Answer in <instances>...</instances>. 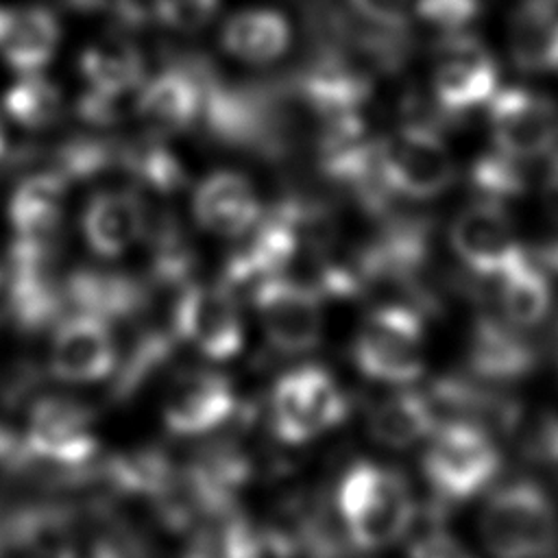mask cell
<instances>
[{
  "label": "cell",
  "instance_id": "6da1fadb",
  "mask_svg": "<svg viewBox=\"0 0 558 558\" xmlns=\"http://www.w3.org/2000/svg\"><path fill=\"white\" fill-rule=\"evenodd\" d=\"M336 506L349 541L366 551L397 543L414 523L408 480L375 462H357L342 475Z\"/></svg>",
  "mask_w": 558,
  "mask_h": 558
},
{
  "label": "cell",
  "instance_id": "7a4b0ae2",
  "mask_svg": "<svg viewBox=\"0 0 558 558\" xmlns=\"http://www.w3.org/2000/svg\"><path fill=\"white\" fill-rule=\"evenodd\" d=\"M480 536L493 558H554L558 551V510L534 480L497 486L480 514Z\"/></svg>",
  "mask_w": 558,
  "mask_h": 558
},
{
  "label": "cell",
  "instance_id": "3957f363",
  "mask_svg": "<svg viewBox=\"0 0 558 558\" xmlns=\"http://www.w3.org/2000/svg\"><path fill=\"white\" fill-rule=\"evenodd\" d=\"M421 464L438 501L460 504L493 484L501 469V453L482 427L445 421L429 434Z\"/></svg>",
  "mask_w": 558,
  "mask_h": 558
},
{
  "label": "cell",
  "instance_id": "277c9868",
  "mask_svg": "<svg viewBox=\"0 0 558 558\" xmlns=\"http://www.w3.org/2000/svg\"><path fill=\"white\" fill-rule=\"evenodd\" d=\"M423 314L410 303L373 310L353 342L355 366L384 384H410L423 375Z\"/></svg>",
  "mask_w": 558,
  "mask_h": 558
},
{
  "label": "cell",
  "instance_id": "5b68a950",
  "mask_svg": "<svg viewBox=\"0 0 558 558\" xmlns=\"http://www.w3.org/2000/svg\"><path fill=\"white\" fill-rule=\"evenodd\" d=\"M379 166L390 192L414 201L436 198L456 181L453 157L425 120H410L379 137Z\"/></svg>",
  "mask_w": 558,
  "mask_h": 558
},
{
  "label": "cell",
  "instance_id": "8992f818",
  "mask_svg": "<svg viewBox=\"0 0 558 558\" xmlns=\"http://www.w3.org/2000/svg\"><path fill=\"white\" fill-rule=\"evenodd\" d=\"M347 401L333 377L314 364L281 375L270 395V425L279 440L301 445L336 427Z\"/></svg>",
  "mask_w": 558,
  "mask_h": 558
},
{
  "label": "cell",
  "instance_id": "52a82bcc",
  "mask_svg": "<svg viewBox=\"0 0 558 558\" xmlns=\"http://www.w3.org/2000/svg\"><path fill=\"white\" fill-rule=\"evenodd\" d=\"M449 244L469 275L488 283L527 257L504 203L484 198L451 220Z\"/></svg>",
  "mask_w": 558,
  "mask_h": 558
},
{
  "label": "cell",
  "instance_id": "ba28073f",
  "mask_svg": "<svg viewBox=\"0 0 558 558\" xmlns=\"http://www.w3.org/2000/svg\"><path fill=\"white\" fill-rule=\"evenodd\" d=\"M98 440L92 410L68 397H44L33 403L24 429L22 453L68 469L94 458Z\"/></svg>",
  "mask_w": 558,
  "mask_h": 558
},
{
  "label": "cell",
  "instance_id": "9c48e42d",
  "mask_svg": "<svg viewBox=\"0 0 558 558\" xmlns=\"http://www.w3.org/2000/svg\"><path fill=\"white\" fill-rule=\"evenodd\" d=\"M497 65L484 44L471 35L449 33L434 52L432 89L445 116H460L497 92Z\"/></svg>",
  "mask_w": 558,
  "mask_h": 558
},
{
  "label": "cell",
  "instance_id": "30bf717a",
  "mask_svg": "<svg viewBox=\"0 0 558 558\" xmlns=\"http://www.w3.org/2000/svg\"><path fill=\"white\" fill-rule=\"evenodd\" d=\"M301 203L286 201L242 233V242L225 266V286H257L281 275L299 246V229L307 222Z\"/></svg>",
  "mask_w": 558,
  "mask_h": 558
},
{
  "label": "cell",
  "instance_id": "8fae6325",
  "mask_svg": "<svg viewBox=\"0 0 558 558\" xmlns=\"http://www.w3.org/2000/svg\"><path fill=\"white\" fill-rule=\"evenodd\" d=\"M253 305L275 349L303 353L318 344L323 312L314 288L277 275L253 286Z\"/></svg>",
  "mask_w": 558,
  "mask_h": 558
},
{
  "label": "cell",
  "instance_id": "7c38bea8",
  "mask_svg": "<svg viewBox=\"0 0 558 558\" xmlns=\"http://www.w3.org/2000/svg\"><path fill=\"white\" fill-rule=\"evenodd\" d=\"M495 148L519 159H536L558 144V107L530 89L508 87L488 100Z\"/></svg>",
  "mask_w": 558,
  "mask_h": 558
},
{
  "label": "cell",
  "instance_id": "4fadbf2b",
  "mask_svg": "<svg viewBox=\"0 0 558 558\" xmlns=\"http://www.w3.org/2000/svg\"><path fill=\"white\" fill-rule=\"evenodd\" d=\"M174 331L211 360L233 357L242 349L244 327L229 286H185L174 305Z\"/></svg>",
  "mask_w": 558,
  "mask_h": 558
},
{
  "label": "cell",
  "instance_id": "5bb4252c",
  "mask_svg": "<svg viewBox=\"0 0 558 558\" xmlns=\"http://www.w3.org/2000/svg\"><path fill=\"white\" fill-rule=\"evenodd\" d=\"M425 395L438 416L447 414V421L473 423L493 438L512 436L525 416V408L514 395L477 377L447 375L436 379Z\"/></svg>",
  "mask_w": 558,
  "mask_h": 558
},
{
  "label": "cell",
  "instance_id": "9a60e30c",
  "mask_svg": "<svg viewBox=\"0 0 558 558\" xmlns=\"http://www.w3.org/2000/svg\"><path fill=\"white\" fill-rule=\"evenodd\" d=\"M466 364L473 377L504 386L530 377L541 364V353L523 329L484 312L471 325Z\"/></svg>",
  "mask_w": 558,
  "mask_h": 558
},
{
  "label": "cell",
  "instance_id": "2e32d148",
  "mask_svg": "<svg viewBox=\"0 0 558 558\" xmlns=\"http://www.w3.org/2000/svg\"><path fill=\"white\" fill-rule=\"evenodd\" d=\"M116 368V347L107 320L78 312L63 320L50 344V371L63 381H96Z\"/></svg>",
  "mask_w": 558,
  "mask_h": 558
},
{
  "label": "cell",
  "instance_id": "e0dca14e",
  "mask_svg": "<svg viewBox=\"0 0 558 558\" xmlns=\"http://www.w3.org/2000/svg\"><path fill=\"white\" fill-rule=\"evenodd\" d=\"M235 410V392L227 377L211 371H192L179 377L163 403V423L177 436L207 434Z\"/></svg>",
  "mask_w": 558,
  "mask_h": 558
},
{
  "label": "cell",
  "instance_id": "ac0fdd59",
  "mask_svg": "<svg viewBox=\"0 0 558 558\" xmlns=\"http://www.w3.org/2000/svg\"><path fill=\"white\" fill-rule=\"evenodd\" d=\"M203 87L194 65H170L146 78L135 94V113L157 135L201 122Z\"/></svg>",
  "mask_w": 558,
  "mask_h": 558
},
{
  "label": "cell",
  "instance_id": "d6986e66",
  "mask_svg": "<svg viewBox=\"0 0 558 558\" xmlns=\"http://www.w3.org/2000/svg\"><path fill=\"white\" fill-rule=\"evenodd\" d=\"M196 222L214 235L240 238L262 216V205L251 181L231 170L205 177L192 196Z\"/></svg>",
  "mask_w": 558,
  "mask_h": 558
},
{
  "label": "cell",
  "instance_id": "ffe728a7",
  "mask_svg": "<svg viewBox=\"0 0 558 558\" xmlns=\"http://www.w3.org/2000/svg\"><path fill=\"white\" fill-rule=\"evenodd\" d=\"M148 227L144 201L133 190H102L83 211V235L100 257H118L129 251Z\"/></svg>",
  "mask_w": 558,
  "mask_h": 558
},
{
  "label": "cell",
  "instance_id": "44dd1931",
  "mask_svg": "<svg viewBox=\"0 0 558 558\" xmlns=\"http://www.w3.org/2000/svg\"><path fill=\"white\" fill-rule=\"evenodd\" d=\"M61 26L46 7H0V57L17 74L39 72L57 52Z\"/></svg>",
  "mask_w": 558,
  "mask_h": 558
},
{
  "label": "cell",
  "instance_id": "7402d4cb",
  "mask_svg": "<svg viewBox=\"0 0 558 558\" xmlns=\"http://www.w3.org/2000/svg\"><path fill=\"white\" fill-rule=\"evenodd\" d=\"M81 76L87 89L126 98L146 81V65L140 48L124 35H105L92 41L78 57Z\"/></svg>",
  "mask_w": 558,
  "mask_h": 558
},
{
  "label": "cell",
  "instance_id": "603a6c76",
  "mask_svg": "<svg viewBox=\"0 0 558 558\" xmlns=\"http://www.w3.org/2000/svg\"><path fill=\"white\" fill-rule=\"evenodd\" d=\"M68 179L57 172L26 177L9 198V222L15 238H54L63 218Z\"/></svg>",
  "mask_w": 558,
  "mask_h": 558
},
{
  "label": "cell",
  "instance_id": "cb8c5ba5",
  "mask_svg": "<svg viewBox=\"0 0 558 558\" xmlns=\"http://www.w3.org/2000/svg\"><path fill=\"white\" fill-rule=\"evenodd\" d=\"M508 50L525 72L558 70V9L547 0H525L508 22Z\"/></svg>",
  "mask_w": 558,
  "mask_h": 558
},
{
  "label": "cell",
  "instance_id": "d4e9b609",
  "mask_svg": "<svg viewBox=\"0 0 558 558\" xmlns=\"http://www.w3.org/2000/svg\"><path fill=\"white\" fill-rule=\"evenodd\" d=\"M292 39L290 22L275 9H242L220 31L222 48L246 63H270L279 59Z\"/></svg>",
  "mask_w": 558,
  "mask_h": 558
},
{
  "label": "cell",
  "instance_id": "484cf974",
  "mask_svg": "<svg viewBox=\"0 0 558 558\" xmlns=\"http://www.w3.org/2000/svg\"><path fill=\"white\" fill-rule=\"evenodd\" d=\"M438 423V414L425 392L401 390L373 408L368 434L384 447L405 449L429 438Z\"/></svg>",
  "mask_w": 558,
  "mask_h": 558
},
{
  "label": "cell",
  "instance_id": "4316f807",
  "mask_svg": "<svg viewBox=\"0 0 558 558\" xmlns=\"http://www.w3.org/2000/svg\"><path fill=\"white\" fill-rule=\"evenodd\" d=\"M490 283L499 314L514 327L530 329L547 318L551 310V279L530 255Z\"/></svg>",
  "mask_w": 558,
  "mask_h": 558
},
{
  "label": "cell",
  "instance_id": "83f0119b",
  "mask_svg": "<svg viewBox=\"0 0 558 558\" xmlns=\"http://www.w3.org/2000/svg\"><path fill=\"white\" fill-rule=\"evenodd\" d=\"M63 290L78 305V312L94 314L102 320L126 316L142 301V292L131 279L96 270L72 275Z\"/></svg>",
  "mask_w": 558,
  "mask_h": 558
},
{
  "label": "cell",
  "instance_id": "f1b7e54d",
  "mask_svg": "<svg viewBox=\"0 0 558 558\" xmlns=\"http://www.w3.org/2000/svg\"><path fill=\"white\" fill-rule=\"evenodd\" d=\"M4 113L26 129H46L57 122L63 109L61 89L39 72L20 74L2 96Z\"/></svg>",
  "mask_w": 558,
  "mask_h": 558
},
{
  "label": "cell",
  "instance_id": "f546056e",
  "mask_svg": "<svg viewBox=\"0 0 558 558\" xmlns=\"http://www.w3.org/2000/svg\"><path fill=\"white\" fill-rule=\"evenodd\" d=\"M118 161L146 187L157 192H174L185 183V170L179 157L155 135L122 146Z\"/></svg>",
  "mask_w": 558,
  "mask_h": 558
},
{
  "label": "cell",
  "instance_id": "4dcf8cb0",
  "mask_svg": "<svg viewBox=\"0 0 558 558\" xmlns=\"http://www.w3.org/2000/svg\"><path fill=\"white\" fill-rule=\"evenodd\" d=\"M220 547L225 558H294L296 545L294 538H290L283 530L235 517L231 519L222 534H220Z\"/></svg>",
  "mask_w": 558,
  "mask_h": 558
},
{
  "label": "cell",
  "instance_id": "1f68e13d",
  "mask_svg": "<svg viewBox=\"0 0 558 558\" xmlns=\"http://www.w3.org/2000/svg\"><path fill=\"white\" fill-rule=\"evenodd\" d=\"M473 190L484 201L504 203L517 196H523L527 190V177L523 170V161L501 153L490 150L486 155H480L469 172Z\"/></svg>",
  "mask_w": 558,
  "mask_h": 558
},
{
  "label": "cell",
  "instance_id": "d6a6232c",
  "mask_svg": "<svg viewBox=\"0 0 558 558\" xmlns=\"http://www.w3.org/2000/svg\"><path fill=\"white\" fill-rule=\"evenodd\" d=\"M523 456L558 484V412L541 414L523 436Z\"/></svg>",
  "mask_w": 558,
  "mask_h": 558
},
{
  "label": "cell",
  "instance_id": "836d02e7",
  "mask_svg": "<svg viewBox=\"0 0 558 558\" xmlns=\"http://www.w3.org/2000/svg\"><path fill=\"white\" fill-rule=\"evenodd\" d=\"M216 11L218 0H155V20L179 33L203 28Z\"/></svg>",
  "mask_w": 558,
  "mask_h": 558
},
{
  "label": "cell",
  "instance_id": "e575fe53",
  "mask_svg": "<svg viewBox=\"0 0 558 558\" xmlns=\"http://www.w3.org/2000/svg\"><path fill=\"white\" fill-rule=\"evenodd\" d=\"M416 15L447 33H460L480 13V0H414Z\"/></svg>",
  "mask_w": 558,
  "mask_h": 558
},
{
  "label": "cell",
  "instance_id": "d590c367",
  "mask_svg": "<svg viewBox=\"0 0 558 558\" xmlns=\"http://www.w3.org/2000/svg\"><path fill=\"white\" fill-rule=\"evenodd\" d=\"M405 558H475L449 530L438 523L418 532L410 545Z\"/></svg>",
  "mask_w": 558,
  "mask_h": 558
},
{
  "label": "cell",
  "instance_id": "8d00e7d4",
  "mask_svg": "<svg viewBox=\"0 0 558 558\" xmlns=\"http://www.w3.org/2000/svg\"><path fill=\"white\" fill-rule=\"evenodd\" d=\"M368 26L381 31H405L414 0H349Z\"/></svg>",
  "mask_w": 558,
  "mask_h": 558
},
{
  "label": "cell",
  "instance_id": "74e56055",
  "mask_svg": "<svg viewBox=\"0 0 558 558\" xmlns=\"http://www.w3.org/2000/svg\"><path fill=\"white\" fill-rule=\"evenodd\" d=\"M54 558H122L111 541L100 536L63 538Z\"/></svg>",
  "mask_w": 558,
  "mask_h": 558
},
{
  "label": "cell",
  "instance_id": "f35d334b",
  "mask_svg": "<svg viewBox=\"0 0 558 558\" xmlns=\"http://www.w3.org/2000/svg\"><path fill=\"white\" fill-rule=\"evenodd\" d=\"M527 255L551 281H558V233L527 246Z\"/></svg>",
  "mask_w": 558,
  "mask_h": 558
},
{
  "label": "cell",
  "instance_id": "ab89813d",
  "mask_svg": "<svg viewBox=\"0 0 558 558\" xmlns=\"http://www.w3.org/2000/svg\"><path fill=\"white\" fill-rule=\"evenodd\" d=\"M183 558H225L220 538H211V536L198 538Z\"/></svg>",
  "mask_w": 558,
  "mask_h": 558
},
{
  "label": "cell",
  "instance_id": "60d3db41",
  "mask_svg": "<svg viewBox=\"0 0 558 558\" xmlns=\"http://www.w3.org/2000/svg\"><path fill=\"white\" fill-rule=\"evenodd\" d=\"M20 453H22V447L17 445V438H15L7 416L0 414V460H9Z\"/></svg>",
  "mask_w": 558,
  "mask_h": 558
},
{
  "label": "cell",
  "instance_id": "b9f144b4",
  "mask_svg": "<svg viewBox=\"0 0 558 558\" xmlns=\"http://www.w3.org/2000/svg\"><path fill=\"white\" fill-rule=\"evenodd\" d=\"M545 201H547V207L551 209V214L558 216V157L554 159L551 170L545 179Z\"/></svg>",
  "mask_w": 558,
  "mask_h": 558
},
{
  "label": "cell",
  "instance_id": "7bdbcfd3",
  "mask_svg": "<svg viewBox=\"0 0 558 558\" xmlns=\"http://www.w3.org/2000/svg\"><path fill=\"white\" fill-rule=\"evenodd\" d=\"M551 347H554V362L558 366V320H556V327H554V338H551Z\"/></svg>",
  "mask_w": 558,
  "mask_h": 558
},
{
  "label": "cell",
  "instance_id": "ee69618b",
  "mask_svg": "<svg viewBox=\"0 0 558 558\" xmlns=\"http://www.w3.org/2000/svg\"><path fill=\"white\" fill-rule=\"evenodd\" d=\"M7 153V137H4V129L0 124V157Z\"/></svg>",
  "mask_w": 558,
  "mask_h": 558
}]
</instances>
